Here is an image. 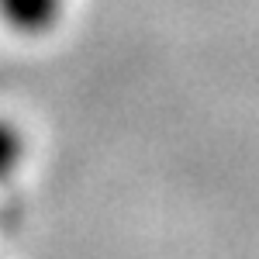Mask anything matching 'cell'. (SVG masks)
I'll return each mask as SVG.
<instances>
[{
    "label": "cell",
    "instance_id": "1",
    "mask_svg": "<svg viewBox=\"0 0 259 259\" xmlns=\"http://www.w3.org/2000/svg\"><path fill=\"white\" fill-rule=\"evenodd\" d=\"M59 11L62 0H0V14L7 18L11 28L24 35H41L45 28H52Z\"/></svg>",
    "mask_w": 259,
    "mask_h": 259
},
{
    "label": "cell",
    "instance_id": "2",
    "mask_svg": "<svg viewBox=\"0 0 259 259\" xmlns=\"http://www.w3.org/2000/svg\"><path fill=\"white\" fill-rule=\"evenodd\" d=\"M18 159H21V135L14 124H7V121L0 118V180L7 177V173H14Z\"/></svg>",
    "mask_w": 259,
    "mask_h": 259
}]
</instances>
